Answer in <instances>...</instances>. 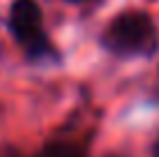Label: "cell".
<instances>
[{
    "mask_svg": "<svg viewBox=\"0 0 159 157\" xmlns=\"http://www.w3.org/2000/svg\"><path fill=\"white\" fill-rule=\"evenodd\" d=\"M104 46L118 56L150 53L155 48V23L145 12H122L108 23L104 32Z\"/></svg>",
    "mask_w": 159,
    "mask_h": 157,
    "instance_id": "obj_1",
    "label": "cell"
},
{
    "mask_svg": "<svg viewBox=\"0 0 159 157\" xmlns=\"http://www.w3.org/2000/svg\"><path fill=\"white\" fill-rule=\"evenodd\" d=\"M9 28L16 42L32 58L51 53V42L46 39L42 25V9L35 0H14L9 9Z\"/></svg>",
    "mask_w": 159,
    "mask_h": 157,
    "instance_id": "obj_2",
    "label": "cell"
},
{
    "mask_svg": "<svg viewBox=\"0 0 159 157\" xmlns=\"http://www.w3.org/2000/svg\"><path fill=\"white\" fill-rule=\"evenodd\" d=\"M155 157H159V139H157V143H155Z\"/></svg>",
    "mask_w": 159,
    "mask_h": 157,
    "instance_id": "obj_4",
    "label": "cell"
},
{
    "mask_svg": "<svg viewBox=\"0 0 159 157\" xmlns=\"http://www.w3.org/2000/svg\"><path fill=\"white\" fill-rule=\"evenodd\" d=\"M69 2H81V0H69Z\"/></svg>",
    "mask_w": 159,
    "mask_h": 157,
    "instance_id": "obj_5",
    "label": "cell"
},
{
    "mask_svg": "<svg viewBox=\"0 0 159 157\" xmlns=\"http://www.w3.org/2000/svg\"><path fill=\"white\" fill-rule=\"evenodd\" d=\"M37 157H85V153L72 143H48Z\"/></svg>",
    "mask_w": 159,
    "mask_h": 157,
    "instance_id": "obj_3",
    "label": "cell"
}]
</instances>
